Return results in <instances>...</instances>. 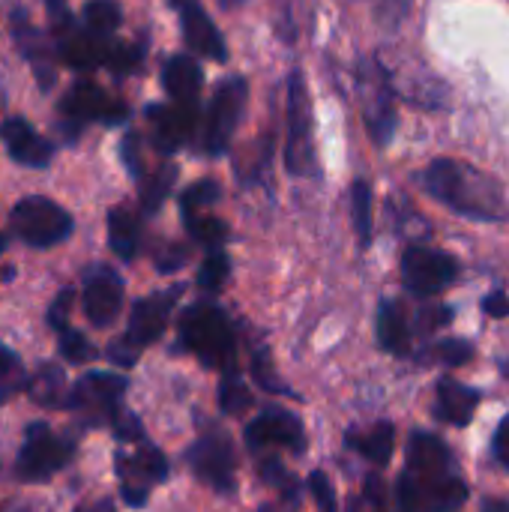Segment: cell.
<instances>
[{
    "label": "cell",
    "mask_w": 509,
    "mask_h": 512,
    "mask_svg": "<svg viewBox=\"0 0 509 512\" xmlns=\"http://www.w3.org/2000/svg\"><path fill=\"white\" fill-rule=\"evenodd\" d=\"M468 501V483L456 474L450 447L432 432H414L408 465L399 477L402 512H456Z\"/></svg>",
    "instance_id": "cell-1"
},
{
    "label": "cell",
    "mask_w": 509,
    "mask_h": 512,
    "mask_svg": "<svg viewBox=\"0 0 509 512\" xmlns=\"http://www.w3.org/2000/svg\"><path fill=\"white\" fill-rule=\"evenodd\" d=\"M423 186L426 192L450 207L453 213L474 219V222H504L509 216L507 201L498 189V183L477 171L468 162L459 159H435L423 171Z\"/></svg>",
    "instance_id": "cell-2"
},
{
    "label": "cell",
    "mask_w": 509,
    "mask_h": 512,
    "mask_svg": "<svg viewBox=\"0 0 509 512\" xmlns=\"http://www.w3.org/2000/svg\"><path fill=\"white\" fill-rule=\"evenodd\" d=\"M180 342L210 369H231L237 366V336L228 315L213 303H195L180 318Z\"/></svg>",
    "instance_id": "cell-3"
},
{
    "label": "cell",
    "mask_w": 509,
    "mask_h": 512,
    "mask_svg": "<svg viewBox=\"0 0 509 512\" xmlns=\"http://www.w3.org/2000/svg\"><path fill=\"white\" fill-rule=\"evenodd\" d=\"M357 87H360L363 120L372 138L378 144H387L396 129V93H393L387 69L375 57H363L360 72H357Z\"/></svg>",
    "instance_id": "cell-4"
},
{
    "label": "cell",
    "mask_w": 509,
    "mask_h": 512,
    "mask_svg": "<svg viewBox=\"0 0 509 512\" xmlns=\"http://www.w3.org/2000/svg\"><path fill=\"white\" fill-rule=\"evenodd\" d=\"M285 165L294 177H309L315 171L312 153V102L306 90V78L300 69L288 78V141H285Z\"/></svg>",
    "instance_id": "cell-5"
},
{
    "label": "cell",
    "mask_w": 509,
    "mask_h": 512,
    "mask_svg": "<svg viewBox=\"0 0 509 512\" xmlns=\"http://www.w3.org/2000/svg\"><path fill=\"white\" fill-rule=\"evenodd\" d=\"M9 222L18 240H24L27 246H39V249L57 246L72 234V216L60 204L48 198H36V195L18 201L12 207Z\"/></svg>",
    "instance_id": "cell-6"
},
{
    "label": "cell",
    "mask_w": 509,
    "mask_h": 512,
    "mask_svg": "<svg viewBox=\"0 0 509 512\" xmlns=\"http://www.w3.org/2000/svg\"><path fill=\"white\" fill-rule=\"evenodd\" d=\"M75 444L54 435L45 423H33L24 435L21 453L15 459V477L24 483H42L69 465Z\"/></svg>",
    "instance_id": "cell-7"
},
{
    "label": "cell",
    "mask_w": 509,
    "mask_h": 512,
    "mask_svg": "<svg viewBox=\"0 0 509 512\" xmlns=\"http://www.w3.org/2000/svg\"><path fill=\"white\" fill-rule=\"evenodd\" d=\"M192 474L213 492L231 495L237 489V456L225 432H204L186 453Z\"/></svg>",
    "instance_id": "cell-8"
},
{
    "label": "cell",
    "mask_w": 509,
    "mask_h": 512,
    "mask_svg": "<svg viewBox=\"0 0 509 512\" xmlns=\"http://www.w3.org/2000/svg\"><path fill=\"white\" fill-rule=\"evenodd\" d=\"M459 276V261L432 246H411L402 255V282L414 297H435Z\"/></svg>",
    "instance_id": "cell-9"
},
{
    "label": "cell",
    "mask_w": 509,
    "mask_h": 512,
    "mask_svg": "<svg viewBox=\"0 0 509 512\" xmlns=\"http://www.w3.org/2000/svg\"><path fill=\"white\" fill-rule=\"evenodd\" d=\"M114 465H117L123 501L129 507H144L150 489L168 480V459L147 441L135 453H117Z\"/></svg>",
    "instance_id": "cell-10"
},
{
    "label": "cell",
    "mask_w": 509,
    "mask_h": 512,
    "mask_svg": "<svg viewBox=\"0 0 509 512\" xmlns=\"http://www.w3.org/2000/svg\"><path fill=\"white\" fill-rule=\"evenodd\" d=\"M126 378L117 372H87L69 393V408L87 417V423H111L123 408Z\"/></svg>",
    "instance_id": "cell-11"
},
{
    "label": "cell",
    "mask_w": 509,
    "mask_h": 512,
    "mask_svg": "<svg viewBox=\"0 0 509 512\" xmlns=\"http://www.w3.org/2000/svg\"><path fill=\"white\" fill-rule=\"evenodd\" d=\"M246 81L243 78H228L216 87V96L210 102L207 111V123H204V153L219 156L228 150L234 129L240 123V114L246 108Z\"/></svg>",
    "instance_id": "cell-12"
},
{
    "label": "cell",
    "mask_w": 509,
    "mask_h": 512,
    "mask_svg": "<svg viewBox=\"0 0 509 512\" xmlns=\"http://www.w3.org/2000/svg\"><path fill=\"white\" fill-rule=\"evenodd\" d=\"M243 438L252 450H261V447H285L291 453L306 450V429H303L300 417L285 408L261 411L255 420H249Z\"/></svg>",
    "instance_id": "cell-13"
},
{
    "label": "cell",
    "mask_w": 509,
    "mask_h": 512,
    "mask_svg": "<svg viewBox=\"0 0 509 512\" xmlns=\"http://www.w3.org/2000/svg\"><path fill=\"white\" fill-rule=\"evenodd\" d=\"M123 306V279L111 267L84 273V315L93 327H111Z\"/></svg>",
    "instance_id": "cell-14"
},
{
    "label": "cell",
    "mask_w": 509,
    "mask_h": 512,
    "mask_svg": "<svg viewBox=\"0 0 509 512\" xmlns=\"http://www.w3.org/2000/svg\"><path fill=\"white\" fill-rule=\"evenodd\" d=\"M63 114L75 123H87V120H102L105 126H117L126 120V105L123 102H114L102 93V87L90 84V81H81L75 84L66 96H63Z\"/></svg>",
    "instance_id": "cell-15"
},
{
    "label": "cell",
    "mask_w": 509,
    "mask_h": 512,
    "mask_svg": "<svg viewBox=\"0 0 509 512\" xmlns=\"http://www.w3.org/2000/svg\"><path fill=\"white\" fill-rule=\"evenodd\" d=\"M180 297V288H171V291H162V294H150L144 300L135 303L132 315H129V330H126V339H132L138 348H147L153 345L165 327H168V318H171V309Z\"/></svg>",
    "instance_id": "cell-16"
},
{
    "label": "cell",
    "mask_w": 509,
    "mask_h": 512,
    "mask_svg": "<svg viewBox=\"0 0 509 512\" xmlns=\"http://www.w3.org/2000/svg\"><path fill=\"white\" fill-rule=\"evenodd\" d=\"M0 138L9 150V156L21 165H30V168H45L51 162V153L54 147L21 117H9L3 126H0Z\"/></svg>",
    "instance_id": "cell-17"
},
{
    "label": "cell",
    "mask_w": 509,
    "mask_h": 512,
    "mask_svg": "<svg viewBox=\"0 0 509 512\" xmlns=\"http://www.w3.org/2000/svg\"><path fill=\"white\" fill-rule=\"evenodd\" d=\"M180 24H183V36H186V45L210 60H228V48H225V39L222 33L216 30V24L210 21V15L195 3L183 6L180 9Z\"/></svg>",
    "instance_id": "cell-18"
},
{
    "label": "cell",
    "mask_w": 509,
    "mask_h": 512,
    "mask_svg": "<svg viewBox=\"0 0 509 512\" xmlns=\"http://www.w3.org/2000/svg\"><path fill=\"white\" fill-rule=\"evenodd\" d=\"M195 111L198 108H168V105H150L147 108V117H150V126H153V141L162 153H171L177 150L195 129Z\"/></svg>",
    "instance_id": "cell-19"
},
{
    "label": "cell",
    "mask_w": 509,
    "mask_h": 512,
    "mask_svg": "<svg viewBox=\"0 0 509 512\" xmlns=\"http://www.w3.org/2000/svg\"><path fill=\"white\" fill-rule=\"evenodd\" d=\"M480 399L483 393L462 384V381H453V378H441L438 381V402H435V414L441 423L447 426H468L480 408Z\"/></svg>",
    "instance_id": "cell-20"
},
{
    "label": "cell",
    "mask_w": 509,
    "mask_h": 512,
    "mask_svg": "<svg viewBox=\"0 0 509 512\" xmlns=\"http://www.w3.org/2000/svg\"><path fill=\"white\" fill-rule=\"evenodd\" d=\"M162 84L168 90V96L183 105V108H198V96H201V87H204V75H201V66L186 57V54H177L165 63V72H162Z\"/></svg>",
    "instance_id": "cell-21"
},
{
    "label": "cell",
    "mask_w": 509,
    "mask_h": 512,
    "mask_svg": "<svg viewBox=\"0 0 509 512\" xmlns=\"http://www.w3.org/2000/svg\"><path fill=\"white\" fill-rule=\"evenodd\" d=\"M378 342L387 354L408 357L411 354V324L405 309L396 300H384L378 309Z\"/></svg>",
    "instance_id": "cell-22"
},
{
    "label": "cell",
    "mask_w": 509,
    "mask_h": 512,
    "mask_svg": "<svg viewBox=\"0 0 509 512\" xmlns=\"http://www.w3.org/2000/svg\"><path fill=\"white\" fill-rule=\"evenodd\" d=\"M108 48H111V45H105V39L93 36V33L84 30V27L66 30V33L60 36V54H63V60H66L69 66H75V69H93V66L105 63Z\"/></svg>",
    "instance_id": "cell-23"
},
{
    "label": "cell",
    "mask_w": 509,
    "mask_h": 512,
    "mask_svg": "<svg viewBox=\"0 0 509 512\" xmlns=\"http://www.w3.org/2000/svg\"><path fill=\"white\" fill-rule=\"evenodd\" d=\"M393 441H396V429L390 420H378L375 426H369L363 432H348V447L357 450L363 459H369L378 468H384L390 462Z\"/></svg>",
    "instance_id": "cell-24"
},
{
    "label": "cell",
    "mask_w": 509,
    "mask_h": 512,
    "mask_svg": "<svg viewBox=\"0 0 509 512\" xmlns=\"http://www.w3.org/2000/svg\"><path fill=\"white\" fill-rule=\"evenodd\" d=\"M27 393L36 405L42 408H69V393H66V375L57 366H42L30 381H27Z\"/></svg>",
    "instance_id": "cell-25"
},
{
    "label": "cell",
    "mask_w": 509,
    "mask_h": 512,
    "mask_svg": "<svg viewBox=\"0 0 509 512\" xmlns=\"http://www.w3.org/2000/svg\"><path fill=\"white\" fill-rule=\"evenodd\" d=\"M138 237H141L138 219L126 207H114L108 213V243L117 252V258L132 261L138 255Z\"/></svg>",
    "instance_id": "cell-26"
},
{
    "label": "cell",
    "mask_w": 509,
    "mask_h": 512,
    "mask_svg": "<svg viewBox=\"0 0 509 512\" xmlns=\"http://www.w3.org/2000/svg\"><path fill=\"white\" fill-rule=\"evenodd\" d=\"M219 408L228 417H240L243 411L252 408L249 387L243 384V375L237 372V366H231V369L222 372V381H219Z\"/></svg>",
    "instance_id": "cell-27"
},
{
    "label": "cell",
    "mask_w": 509,
    "mask_h": 512,
    "mask_svg": "<svg viewBox=\"0 0 509 512\" xmlns=\"http://www.w3.org/2000/svg\"><path fill=\"white\" fill-rule=\"evenodd\" d=\"M120 18H123V12L114 0H90L81 12V21H84L81 27L99 39H108L120 27Z\"/></svg>",
    "instance_id": "cell-28"
},
{
    "label": "cell",
    "mask_w": 509,
    "mask_h": 512,
    "mask_svg": "<svg viewBox=\"0 0 509 512\" xmlns=\"http://www.w3.org/2000/svg\"><path fill=\"white\" fill-rule=\"evenodd\" d=\"M258 474H261V480H264L267 486H273L276 492H282V498H285L288 504L297 507V501H300V483H297V477H294L279 459H264V462L258 465Z\"/></svg>",
    "instance_id": "cell-29"
},
{
    "label": "cell",
    "mask_w": 509,
    "mask_h": 512,
    "mask_svg": "<svg viewBox=\"0 0 509 512\" xmlns=\"http://www.w3.org/2000/svg\"><path fill=\"white\" fill-rule=\"evenodd\" d=\"M183 219H186V228H189L192 240L201 243V246L219 249V246L225 243V237H228V225H225L222 219H216V216H201V213H195V216H183Z\"/></svg>",
    "instance_id": "cell-30"
},
{
    "label": "cell",
    "mask_w": 509,
    "mask_h": 512,
    "mask_svg": "<svg viewBox=\"0 0 509 512\" xmlns=\"http://www.w3.org/2000/svg\"><path fill=\"white\" fill-rule=\"evenodd\" d=\"M351 207H354V225H357V237L363 246L372 243V192L369 183L357 180L351 186Z\"/></svg>",
    "instance_id": "cell-31"
},
{
    "label": "cell",
    "mask_w": 509,
    "mask_h": 512,
    "mask_svg": "<svg viewBox=\"0 0 509 512\" xmlns=\"http://www.w3.org/2000/svg\"><path fill=\"white\" fill-rule=\"evenodd\" d=\"M174 180H177L174 165H162L156 174H150V177L144 180L141 204H144V210H147V213H153V210H159V207H162V201L168 198V192H171Z\"/></svg>",
    "instance_id": "cell-32"
},
{
    "label": "cell",
    "mask_w": 509,
    "mask_h": 512,
    "mask_svg": "<svg viewBox=\"0 0 509 512\" xmlns=\"http://www.w3.org/2000/svg\"><path fill=\"white\" fill-rule=\"evenodd\" d=\"M21 387H27L24 366H21V360H18L15 351H9L6 345H0V402H6L9 396H15Z\"/></svg>",
    "instance_id": "cell-33"
},
{
    "label": "cell",
    "mask_w": 509,
    "mask_h": 512,
    "mask_svg": "<svg viewBox=\"0 0 509 512\" xmlns=\"http://www.w3.org/2000/svg\"><path fill=\"white\" fill-rule=\"evenodd\" d=\"M423 360H435V363H441V366L459 369V366H465V363L474 360V345L465 342V339H444V342H438Z\"/></svg>",
    "instance_id": "cell-34"
},
{
    "label": "cell",
    "mask_w": 509,
    "mask_h": 512,
    "mask_svg": "<svg viewBox=\"0 0 509 512\" xmlns=\"http://www.w3.org/2000/svg\"><path fill=\"white\" fill-rule=\"evenodd\" d=\"M228 273H231V264H228V255L222 252V249H213L207 258H204V264H201V270H198V288H204V291H219L225 282H228Z\"/></svg>",
    "instance_id": "cell-35"
},
{
    "label": "cell",
    "mask_w": 509,
    "mask_h": 512,
    "mask_svg": "<svg viewBox=\"0 0 509 512\" xmlns=\"http://www.w3.org/2000/svg\"><path fill=\"white\" fill-rule=\"evenodd\" d=\"M216 201H219V183L216 180H198L180 195V210H183V216H195Z\"/></svg>",
    "instance_id": "cell-36"
},
{
    "label": "cell",
    "mask_w": 509,
    "mask_h": 512,
    "mask_svg": "<svg viewBox=\"0 0 509 512\" xmlns=\"http://www.w3.org/2000/svg\"><path fill=\"white\" fill-rule=\"evenodd\" d=\"M60 357L69 360V363H75V366H81V363H90L96 357V348L90 345V339L84 333L66 327L60 333Z\"/></svg>",
    "instance_id": "cell-37"
},
{
    "label": "cell",
    "mask_w": 509,
    "mask_h": 512,
    "mask_svg": "<svg viewBox=\"0 0 509 512\" xmlns=\"http://www.w3.org/2000/svg\"><path fill=\"white\" fill-rule=\"evenodd\" d=\"M252 375H255V381H258L267 393H282V396L291 393V390L273 375V363H270V354H267L264 348H258L255 357H252ZM291 396H294V393H291Z\"/></svg>",
    "instance_id": "cell-38"
},
{
    "label": "cell",
    "mask_w": 509,
    "mask_h": 512,
    "mask_svg": "<svg viewBox=\"0 0 509 512\" xmlns=\"http://www.w3.org/2000/svg\"><path fill=\"white\" fill-rule=\"evenodd\" d=\"M309 492H312V501L318 512H339V501H336V492H333V483L324 471H315L309 477Z\"/></svg>",
    "instance_id": "cell-39"
},
{
    "label": "cell",
    "mask_w": 509,
    "mask_h": 512,
    "mask_svg": "<svg viewBox=\"0 0 509 512\" xmlns=\"http://www.w3.org/2000/svg\"><path fill=\"white\" fill-rule=\"evenodd\" d=\"M105 63H108L117 75H126V72H132V69L141 63V48H138V45H111Z\"/></svg>",
    "instance_id": "cell-40"
},
{
    "label": "cell",
    "mask_w": 509,
    "mask_h": 512,
    "mask_svg": "<svg viewBox=\"0 0 509 512\" xmlns=\"http://www.w3.org/2000/svg\"><path fill=\"white\" fill-rule=\"evenodd\" d=\"M111 426H114V435L120 438V441H126V444H144V426H141V420L132 414V411H126V408H120L117 411V417L111 420Z\"/></svg>",
    "instance_id": "cell-41"
},
{
    "label": "cell",
    "mask_w": 509,
    "mask_h": 512,
    "mask_svg": "<svg viewBox=\"0 0 509 512\" xmlns=\"http://www.w3.org/2000/svg\"><path fill=\"white\" fill-rule=\"evenodd\" d=\"M138 354H141V348H138L132 339H126V336L108 345V360H111V363H117L120 369L135 366V363H138Z\"/></svg>",
    "instance_id": "cell-42"
},
{
    "label": "cell",
    "mask_w": 509,
    "mask_h": 512,
    "mask_svg": "<svg viewBox=\"0 0 509 512\" xmlns=\"http://www.w3.org/2000/svg\"><path fill=\"white\" fill-rule=\"evenodd\" d=\"M69 306H72V291L66 288V291H60L57 294V300L51 303V309H48V324L54 327V330H66V318H69Z\"/></svg>",
    "instance_id": "cell-43"
},
{
    "label": "cell",
    "mask_w": 509,
    "mask_h": 512,
    "mask_svg": "<svg viewBox=\"0 0 509 512\" xmlns=\"http://www.w3.org/2000/svg\"><path fill=\"white\" fill-rule=\"evenodd\" d=\"M492 453H495V459H498V465L504 468L509 474V414L498 423V429H495V438H492Z\"/></svg>",
    "instance_id": "cell-44"
},
{
    "label": "cell",
    "mask_w": 509,
    "mask_h": 512,
    "mask_svg": "<svg viewBox=\"0 0 509 512\" xmlns=\"http://www.w3.org/2000/svg\"><path fill=\"white\" fill-rule=\"evenodd\" d=\"M453 321V309L450 306H429L420 312V327L423 330H438V327H447Z\"/></svg>",
    "instance_id": "cell-45"
},
{
    "label": "cell",
    "mask_w": 509,
    "mask_h": 512,
    "mask_svg": "<svg viewBox=\"0 0 509 512\" xmlns=\"http://www.w3.org/2000/svg\"><path fill=\"white\" fill-rule=\"evenodd\" d=\"M387 24H399L411 12V0H372Z\"/></svg>",
    "instance_id": "cell-46"
},
{
    "label": "cell",
    "mask_w": 509,
    "mask_h": 512,
    "mask_svg": "<svg viewBox=\"0 0 509 512\" xmlns=\"http://www.w3.org/2000/svg\"><path fill=\"white\" fill-rule=\"evenodd\" d=\"M186 258H189L186 246H168L165 252H159L156 267H159L162 273H174V270H180V267L186 264Z\"/></svg>",
    "instance_id": "cell-47"
},
{
    "label": "cell",
    "mask_w": 509,
    "mask_h": 512,
    "mask_svg": "<svg viewBox=\"0 0 509 512\" xmlns=\"http://www.w3.org/2000/svg\"><path fill=\"white\" fill-rule=\"evenodd\" d=\"M483 312H486L489 318H495V321L509 318V297L504 294V291H492V294H486V297H483Z\"/></svg>",
    "instance_id": "cell-48"
},
{
    "label": "cell",
    "mask_w": 509,
    "mask_h": 512,
    "mask_svg": "<svg viewBox=\"0 0 509 512\" xmlns=\"http://www.w3.org/2000/svg\"><path fill=\"white\" fill-rule=\"evenodd\" d=\"M123 159H126V168L132 171V177L141 174V156H138V135H126L123 138Z\"/></svg>",
    "instance_id": "cell-49"
},
{
    "label": "cell",
    "mask_w": 509,
    "mask_h": 512,
    "mask_svg": "<svg viewBox=\"0 0 509 512\" xmlns=\"http://www.w3.org/2000/svg\"><path fill=\"white\" fill-rule=\"evenodd\" d=\"M75 512H117L114 504L108 498H99V501H90V504H81Z\"/></svg>",
    "instance_id": "cell-50"
},
{
    "label": "cell",
    "mask_w": 509,
    "mask_h": 512,
    "mask_svg": "<svg viewBox=\"0 0 509 512\" xmlns=\"http://www.w3.org/2000/svg\"><path fill=\"white\" fill-rule=\"evenodd\" d=\"M483 512H509V501H495L492 498V501L483 504Z\"/></svg>",
    "instance_id": "cell-51"
},
{
    "label": "cell",
    "mask_w": 509,
    "mask_h": 512,
    "mask_svg": "<svg viewBox=\"0 0 509 512\" xmlns=\"http://www.w3.org/2000/svg\"><path fill=\"white\" fill-rule=\"evenodd\" d=\"M501 372H504V378L509 381V357L507 360H501Z\"/></svg>",
    "instance_id": "cell-52"
},
{
    "label": "cell",
    "mask_w": 509,
    "mask_h": 512,
    "mask_svg": "<svg viewBox=\"0 0 509 512\" xmlns=\"http://www.w3.org/2000/svg\"><path fill=\"white\" fill-rule=\"evenodd\" d=\"M171 3H174L177 9H183V6H189V3H195V0H171Z\"/></svg>",
    "instance_id": "cell-53"
}]
</instances>
